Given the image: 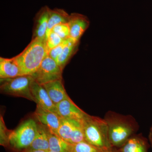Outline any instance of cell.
<instances>
[{"mask_svg":"<svg viewBox=\"0 0 152 152\" xmlns=\"http://www.w3.org/2000/svg\"><path fill=\"white\" fill-rule=\"evenodd\" d=\"M47 55L46 39L35 38L13 58L20 69L22 75H31L37 70Z\"/></svg>","mask_w":152,"mask_h":152,"instance_id":"obj_1","label":"cell"},{"mask_svg":"<svg viewBox=\"0 0 152 152\" xmlns=\"http://www.w3.org/2000/svg\"><path fill=\"white\" fill-rule=\"evenodd\" d=\"M104 119L108 128L109 141L114 148H121L137 129L134 120L131 117L110 112Z\"/></svg>","mask_w":152,"mask_h":152,"instance_id":"obj_2","label":"cell"},{"mask_svg":"<svg viewBox=\"0 0 152 152\" xmlns=\"http://www.w3.org/2000/svg\"><path fill=\"white\" fill-rule=\"evenodd\" d=\"M82 125L87 142L104 151L115 149L109 141L108 128L104 119L88 115Z\"/></svg>","mask_w":152,"mask_h":152,"instance_id":"obj_3","label":"cell"},{"mask_svg":"<svg viewBox=\"0 0 152 152\" xmlns=\"http://www.w3.org/2000/svg\"><path fill=\"white\" fill-rule=\"evenodd\" d=\"M37 131V122L33 118L25 120L14 130L9 139V148L14 151L21 152L32 143Z\"/></svg>","mask_w":152,"mask_h":152,"instance_id":"obj_4","label":"cell"},{"mask_svg":"<svg viewBox=\"0 0 152 152\" xmlns=\"http://www.w3.org/2000/svg\"><path fill=\"white\" fill-rule=\"evenodd\" d=\"M33 80L31 75H21L11 78L0 79L1 93L25 98L34 102L31 88Z\"/></svg>","mask_w":152,"mask_h":152,"instance_id":"obj_5","label":"cell"},{"mask_svg":"<svg viewBox=\"0 0 152 152\" xmlns=\"http://www.w3.org/2000/svg\"><path fill=\"white\" fill-rule=\"evenodd\" d=\"M63 70L54 60L48 55L45 58L40 66L31 75L33 79L41 85L63 79Z\"/></svg>","mask_w":152,"mask_h":152,"instance_id":"obj_6","label":"cell"},{"mask_svg":"<svg viewBox=\"0 0 152 152\" xmlns=\"http://www.w3.org/2000/svg\"><path fill=\"white\" fill-rule=\"evenodd\" d=\"M58 136L71 144L85 141L82 123L76 120L61 118Z\"/></svg>","mask_w":152,"mask_h":152,"instance_id":"obj_7","label":"cell"},{"mask_svg":"<svg viewBox=\"0 0 152 152\" xmlns=\"http://www.w3.org/2000/svg\"><path fill=\"white\" fill-rule=\"evenodd\" d=\"M56 106L58 115L64 118L75 120L82 123L88 115L79 108L70 98L61 101Z\"/></svg>","mask_w":152,"mask_h":152,"instance_id":"obj_8","label":"cell"},{"mask_svg":"<svg viewBox=\"0 0 152 152\" xmlns=\"http://www.w3.org/2000/svg\"><path fill=\"white\" fill-rule=\"evenodd\" d=\"M34 115L38 122L45 126L52 133L58 135L61 119V117L58 114L37 105Z\"/></svg>","mask_w":152,"mask_h":152,"instance_id":"obj_9","label":"cell"},{"mask_svg":"<svg viewBox=\"0 0 152 152\" xmlns=\"http://www.w3.org/2000/svg\"><path fill=\"white\" fill-rule=\"evenodd\" d=\"M70 30L69 37L78 42L90 26L87 17L82 14L73 13L70 15L68 23Z\"/></svg>","mask_w":152,"mask_h":152,"instance_id":"obj_10","label":"cell"},{"mask_svg":"<svg viewBox=\"0 0 152 152\" xmlns=\"http://www.w3.org/2000/svg\"><path fill=\"white\" fill-rule=\"evenodd\" d=\"M31 88L32 94L37 105L45 110L58 114L56 106L51 99L42 85L39 84L33 80Z\"/></svg>","mask_w":152,"mask_h":152,"instance_id":"obj_11","label":"cell"},{"mask_svg":"<svg viewBox=\"0 0 152 152\" xmlns=\"http://www.w3.org/2000/svg\"><path fill=\"white\" fill-rule=\"evenodd\" d=\"M50 10V9L48 7L44 6L36 15L32 39H46Z\"/></svg>","mask_w":152,"mask_h":152,"instance_id":"obj_12","label":"cell"},{"mask_svg":"<svg viewBox=\"0 0 152 152\" xmlns=\"http://www.w3.org/2000/svg\"><path fill=\"white\" fill-rule=\"evenodd\" d=\"M42 86L56 105L61 101L70 98L65 89L63 79L50 82Z\"/></svg>","mask_w":152,"mask_h":152,"instance_id":"obj_13","label":"cell"},{"mask_svg":"<svg viewBox=\"0 0 152 152\" xmlns=\"http://www.w3.org/2000/svg\"><path fill=\"white\" fill-rule=\"evenodd\" d=\"M21 75L20 69L13 58H0V79L11 78Z\"/></svg>","mask_w":152,"mask_h":152,"instance_id":"obj_14","label":"cell"},{"mask_svg":"<svg viewBox=\"0 0 152 152\" xmlns=\"http://www.w3.org/2000/svg\"><path fill=\"white\" fill-rule=\"evenodd\" d=\"M79 44L80 42L75 40L70 37L68 38L67 43L56 61L57 64L63 70L72 57L77 51Z\"/></svg>","mask_w":152,"mask_h":152,"instance_id":"obj_15","label":"cell"},{"mask_svg":"<svg viewBox=\"0 0 152 152\" xmlns=\"http://www.w3.org/2000/svg\"><path fill=\"white\" fill-rule=\"evenodd\" d=\"M28 149L44 151L49 150L47 128L39 122H37V131L35 138L32 143Z\"/></svg>","mask_w":152,"mask_h":152,"instance_id":"obj_16","label":"cell"},{"mask_svg":"<svg viewBox=\"0 0 152 152\" xmlns=\"http://www.w3.org/2000/svg\"><path fill=\"white\" fill-rule=\"evenodd\" d=\"M69 17L70 15L63 9H50L46 39L55 26L63 23H68Z\"/></svg>","mask_w":152,"mask_h":152,"instance_id":"obj_17","label":"cell"},{"mask_svg":"<svg viewBox=\"0 0 152 152\" xmlns=\"http://www.w3.org/2000/svg\"><path fill=\"white\" fill-rule=\"evenodd\" d=\"M48 137L49 150L54 152H70L72 144L53 134L47 128Z\"/></svg>","mask_w":152,"mask_h":152,"instance_id":"obj_18","label":"cell"},{"mask_svg":"<svg viewBox=\"0 0 152 152\" xmlns=\"http://www.w3.org/2000/svg\"><path fill=\"white\" fill-rule=\"evenodd\" d=\"M121 152H147L143 140L138 136H132L120 149Z\"/></svg>","mask_w":152,"mask_h":152,"instance_id":"obj_19","label":"cell"},{"mask_svg":"<svg viewBox=\"0 0 152 152\" xmlns=\"http://www.w3.org/2000/svg\"><path fill=\"white\" fill-rule=\"evenodd\" d=\"M104 151L83 141L78 143L72 144L70 152H102Z\"/></svg>","mask_w":152,"mask_h":152,"instance_id":"obj_20","label":"cell"},{"mask_svg":"<svg viewBox=\"0 0 152 152\" xmlns=\"http://www.w3.org/2000/svg\"><path fill=\"white\" fill-rule=\"evenodd\" d=\"M12 130L7 128L2 115L0 117V144L5 148H9V139Z\"/></svg>","mask_w":152,"mask_h":152,"instance_id":"obj_21","label":"cell"},{"mask_svg":"<svg viewBox=\"0 0 152 152\" xmlns=\"http://www.w3.org/2000/svg\"><path fill=\"white\" fill-rule=\"evenodd\" d=\"M64 40L57 34L51 31L46 39V45L48 54L52 49L59 45Z\"/></svg>","mask_w":152,"mask_h":152,"instance_id":"obj_22","label":"cell"},{"mask_svg":"<svg viewBox=\"0 0 152 152\" xmlns=\"http://www.w3.org/2000/svg\"><path fill=\"white\" fill-rule=\"evenodd\" d=\"M52 31L57 34L63 39L69 37L70 30L68 23H63L55 26L52 30Z\"/></svg>","mask_w":152,"mask_h":152,"instance_id":"obj_23","label":"cell"},{"mask_svg":"<svg viewBox=\"0 0 152 152\" xmlns=\"http://www.w3.org/2000/svg\"><path fill=\"white\" fill-rule=\"evenodd\" d=\"M67 39H65L63 41V42L57 46L56 48L52 49L49 52L48 55L52 59L54 60L56 62L58 58L59 57L60 55L61 54L62 52H63V50L67 42Z\"/></svg>","mask_w":152,"mask_h":152,"instance_id":"obj_24","label":"cell"},{"mask_svg":"<svg viewBox=\"0 0 152 152\" xmlns=\"http://www.w3.org/2000/svg\"><path fill=\"white\" fill-rule=\"evenodd\" d=\"M21 152H54L48 150V151H44V150H36L27 149Z\"/></svg>","mask_w":152,"mask_h":152,"instance_id":"obj_25","label":"cell"},{"mask_svg":"<svg viewBox=\"0 0 152 152\" xmlns=\"http://www.w3.org/2000/svg\"><path fill=\"white\" fill-rule=\"evenodd\" d=\"M102 152H119L117 151H116L115 149H112L107 150V151H104Z\"/></svg>","mask_w":152,"mask_h":152,"instance_id":"obj_26","label":"cell"}]
</instances>
